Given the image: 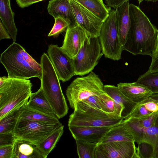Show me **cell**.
<instances>
[{"instance_id":"1","label":"cell","mask_w":158,"mask_h":158,"mask_svg":"<svg viewBox=\"0 0 158 158\" xmlns=\"http://www.w3.org/2000/svg\"><path fill=\"white\" fill-rule=\"evenodd\" d=\"M129 13L130 26L123 50L152 57L156 48L158 30L139 7L130 4Z\"/></svg>"},{"instance_id":"2","label":"cell","mask_w":158,"mask_h":158,"mask_svg":"<svg viewBox=\"0 0 158 158\" xmlns=\"http://www.w3.org/2000/svg\"><path fill=\"white\" fill-rule=\"evenodd\" d=\"M0 60L8 77L26 79L34 77L41 78V64L15 42H13L1 54Z\"/></svg>"},{"instance_id":"3","label":"cell","mask_w":158,"mask_h":158,"mask_svg":"<svg viewBox=\"0 0 158 158\" xmlns=\"http://www.w3.org/2000/svg\"><path fill=\"white\" fill-rule=\"evenodd\" d=\"M28 79L2 77L0 78V119L25 105L31 94Z\"/></svg>"},{"instance_id":"4","label":"cell","mask_w":158,"mask_h":158,"mask_svg":"<svg viewBox=\"0 0 158 158\" xmlns=\"http://www.w3.org/2000/svg\"><path fill=\"white\" fill-rule=\"evenodd\" d=\"M42 75L40 87L58 118L68 113L69 108L63 93L60 80L47 54L44 53L40 58Z\"/></svg>"},{"instance_id":"5","label":"cell","mask_w":158,"mask_h":158,"mask_svg":"<svg viewBox=\"0 0 158 158\" xmlns=\"http://www.w3.org/2000/svg\"><path fill=\"white\" fill-rule=\"evenodd\" d=\"M70 115L68 126L112 127L124 119L114 113H108L89 106L81 102L77 103Z\"/></svg>"},{"instance_id":"6","label":"cell","mask_w":158,"mask_h":158,"mask_svg":"<svg viewBox=\"0 0 158 158\" xmlns=\"http://www.w3.org/2000/svg\"><path fill=\"white\" fill-rule=\"evenodd\" d=\"M104 85L98 76L93 72L88 75L77 77L67 87L66 94L70 106L91 96L105 93Z\"/></svg>"},{"instance_id":"7","label":"cell","mask_w":158,"mask_h":158,"mask_svg":"<svg viewBox=\"0 0 158 158\" xmlns=\"http://www.w3.org/2000/svg\"><path fill=\"white\" fill-rule=\"evenodd\" d=\"M98 38L105 56L114 60L121 59L123 50L117 29L115 9H111L102 25Z\"/></svg>"},{"instance_id":"8","label":"cell","mask_w":158,"mask_h":158,"mask_svg":"<svg viewBox=\"0 0 158 158\" xmlns=\"http://www.w3.org/2000/svg\"><path fill=\"white\" fill-rule=\"evenodd\" d=\"M63 125L31 120L19 119L13 133L16 139L35 145L42 141Z\"/></svg>"},{"instance_id":"9","label":"cell","mask_w":158,"mask_h":158,"mask_svg":"<svg viewBox=\"0 0 158 158\" xmlns=\"http://www.w3.org/2000/svg\"><path fill=\"white\" fill-rule=\"evenodd\" d=\"M103 55L98 37L87 38L73 59L75 75L83 76L92 72Z\"/></svg>"},{"instance_id":"10","label":"cell","mask_w":158,"mask_h":158,"mask_svg":"<svg viewBox=\"0 0 158 158\" xmlns=\"http://www.w3.org/2000/svg\"><path fill=\"white\" fill-rule=\"evenodd\" d=\"M47 53L60 80L65 82L75 75L73 59L61 47L50 44Z\"/></svg>"},{"instance_id":"11","label":"cell","mask_w":158,"mask_h":158,"mask_svg":"<svg viewBox=\"0 0 158 158\" xmlns=\"http://www.w3.org/2000/svg\"><path fill=\"white\" fill-rule=\"evenodd\" d=\"M134 142L122 141L98 144L94 158H136Z\"/></svg>"},{"instance_id":"12","label":"cell","mask_w":158,"mask_h":158,"mask_svg":"<svg viewBox=\"0 0 158 158\" xmlns=\"http://www.w3.org/2000/svg\"><path fill=\"white\" fill-rule=\"evenodd\" d=\"M122 123L133 136L135 142L138 144L145 142L150 144L154 148V158H158V127L155 125L143 127L132 117L123 119Z\"/></svg>"},{"instance_id":"13","label":"cell","mask_w":158,"mask_h":158,"mask_svg":"<svg viewBox=\"0 0 158 158\" xmlns=\"http://www.w3.org/2000/svg\"><path fill=\"white\" fill-rule=\"evenodd\" d=\"M77 25L89 37H98L103 22L75 0H69Z\"/></svg>"},{"instance_id":"14","label":"cell","mask_w":158,"mask_h":158,"mask_svg":"<svg viewBox=\"0 0 158 158\" xmlns=\"http://www.w3.org/2000/svg\"><path fill=\"white\" fill-rule=\"evenodd\" d=\"M89 37L86 32L78 25L69 26L65 31L62 50L73 59L84 46L86 39Z\"/></svg>"},{"instance_id":"15","label":"cell","mask_w":158,"mask_h":158,"mask_svg":"<svg viewBox=\"0 0 158 158\" xmlns=\"http://www.w3.org/2000/svg\"><path fill=\"white\" fill-rule=\"evenodd\" d=\"M112 127L68 126L69 129L75 139L97 144L99 143L105 134Z\"/></svg>"},{"instance_id":"16","label":"cell","mask_w":158,"mask_h":158,"mask_svg":"<svg viewBox=\"0 0 158 158\" xmlns=\"http://www.w3.org/2000/svg\"><path fill=\"white\" fill-rule=\"evenodd\" d=\"M47 10L54 19L60 17L73 26L77 25L69 0H51L49 2Z\"/></svg>"},{"instance_id":"17","label":"cell","mask_w":158,"mask_h":158,"mask_svg":"<svg viewBox=\"0 0 158 158\" xmlns=\"http://www.w3.org/2000/svg\"><path fill=\"white\" fill-rule=\"evenodd\" d=\"M129 5V1H128L115 9L116 12L117 29L123 46L127 40L130 26Z\"/></svg>"},{"instance_id":"18","label":"cell","mask_w":158,"mask_h":158,"mask_svg":"<svg viewBox=\"0 0 158 158\" xmlns=\"http://www.w3.org/2000/svg\"><path fill=\"white\" fill-rule=\"evenodd\" d=\"M122 92L132 101L139 102L153 94L144 86L136 81L132 83H119L117 85Z\"/></svg>"},{"instance_id":"19","label":"cell","mask_w":158,"mask_h":158,"mask_svg":"<svg viewBox=\"0 0 158 158\" xmlns=\"http://www.w3.org/2000/svg\"><path fill=\"white\" fill-rule=\"evenodd\" d=\"M158 110V94H152L137 103L130 114L124 119L130 117L137 118H145Z\"/></svg>"},{"instance_id":"20","label":"cell","mask_w":158,"mask_h":158,"mask_svg":"<svg viewBox=\"0 0 158 158\" xmlns=\"http://www.w3.org/2000/svg\"><path fill=\"white\" fill-rule=\"evenodd\" d=\"M104 90L110 97L123 106V110L121 116L124 119L130 114L137 104L124 95L118 86L104 85Z\"/></svg>"},{"instance_id":"21","label":"cell","mask_w":158,"mask_h":158,"mask_svg":"<svg viewBox=\"0 0 158 158\" xmlns=\"http://www.w3.org/2000/svg\"><path fill=\"white\" fill-rule=\"evenodd\" d=\"M15 13L10 6V0H0V18L13 40L15 42L17 29L14 21Z\"/></svg>"},{"instance_id":"22","label":"cell","mask_w":158,"mask_h":158,"mask_svg":"<svg viewBox=\"0 0 158 158\" xmlns=\"http://www.w3.org/2000/svg\"><path fill=\"white\" fill-rule=\"evenodd\" d=\"M12 158H43L36 145L26 140L16 139L13 145Z\"/></svg>"},{"instance_id":"23","label":"cell","mask_w":158,"mask_h":158,"mask_svg":"<svg viewBox=\"0 0 158 158\" xmlns=\"http://www.w3.org/2000/svg\"><path fill=\"white\" fill-rule=\"evenodd\" d=\"M26 105L31 109L44 113L55 114L41 87L36 92L31 93Z\"/></svg>"},{"instance_id":"24","label":"cell","mask_w":158,"mask_h":158,"mask_svg":"<svg viewBox=\"0 0 158 158\" xmlns=\"http://www.w3.org/2000/svg\"><path fill=\"white\" fill-rule=\"evenodd\" d=\"M122 141L134 142L133 136L121 122L111 127L103 137L99 143Z\"/></svg>"},{"instance_id":"25","label":"cell","mask_w":158,"mask_h":158,"mask_svg":"<svg viewBox=\"0 0 158 158\" xmlns=\"http://www.w3.org/2000/svg\"><path fill=\"white\" fill-rule=\"evenodd\" d=\"M19 119L31 120L52 123L60 122L55 114H49L31 109L26 104L19 109Z\"/></svg>"},{"instance_id":"26","label":"cell","mask_w":158,"mask_h":158,"mask_svg":"<svg viewBox=\"0 0 158 158\" xmlns=\"http://www.w3.org/2000/svg\"><path fill=\"white\" fill-rule=\"evenodd\" d=\"M104 22L108 16L111 7L106 6L102 0H75Z\"/></svg>"},{"instance_id":"27","label":"cell","mask_w":158,"mask_h":158,"mask_svg":"<svg viewBox=\"0 0 158 158\" xmlns=\"http://www.w3.org/2000/svg\"><path fill=\"white\" fill-rule=\"evenodd\" d=\"M63 125L48 136L42 141L36 145L43 158H46L55 147L64 132Z\"/></svg>"},{"instance_id":"28","label":"cell","mask_w":158,"mask_h":158,"mask_svg":"<svg viewBox=\"0 0 158 158\" xmlns=\"http://www.w3.org/2000/svg\"><path fill=\"white\" fill-rule=\"evenodd\" d=\"M19 109L10 112L0 119V134L13 132L19 117Z\"/></svg>"},{"instance_id":"29","label":"cell","mask_w":158,"mask_h":158,"mask_svg":"<svg viewBox=\"0 0 158 158\" xmlns=\"http://www.w3.org/2000/svg\"><path fill=\"white\" fill-rule=\"evenodd\" d=\"M98 97L101 104L103 111L108 113H114L121 116L123 110L122 105L117 103L105 92L99 94Z\"/></svg>"},{"instance_id":"30","label":"cell","mask_w":158,"mask_h":158,"mask_svg":"<svg viewBox=\"0 0 158 158\" xmlns=\"http://www.w3.org/2000/svg\"><path fill=\"white\" fill-rule=\"evenodd\" d=\"M136 81L146 87L153 94H158V72L148 71L140 76Z\"/></svg>"},{"instance_id":"31","label":"cell","mask_w":158,"mask_h":158,"mask_svg":"<svg viewBox=\"0 0 158 158\" xmlns=\"http://www.w3.org/2000/svg\"><path fill=\"white\" fill-rule=\"evenodd\" d=\"M75 140L79 158H94L98 144L78 139Z\"/></svg>"},{"instance_id":"32","label":"cell","mask_w":158,"mask_h":158,"mask_svg":"<svg viewBox=\"0 0 158 158\" xmlns=\"http://www.w3.org/2000/svg\"><path fill=\"white\" fill-rule=\"evenodd\" d=\"M136 158H154V148L152 146L145 142L138 144L136 147Z\"/></svg>"},{"instance_id":"33","label":"cell","mask_w":158,"mask_h":158,"mask_svg":"<svg viewBox=\"0 0 158 158\" xmlns=\"http://www.w3.org/2000/svg\"><path fill=\"white\" fill-rule=\"evenodd\" d=\"M54 19V25L48 36L55 38L58 37L60 33L66 31L69 25L66 21L60 17Z\"/></svg>"},{"instance_id":"34","label":"cell","mask_w":158,"mask_h":158,"mask_svg":"<svg viewBox=\"0 0 158 158\" xmlns=\"http://www.w3.org/2000/svg\"><path fill=\"white\" fill-rule=\"evenodd\" d=\"M157 111L154 112L149 116L145 118H132L142 126L144 127H149L155 125V118Z\"/></svg>"},{"instance_id":"35","label":"cell","mask_w":158,"mask_h":158,"mask_svg":"<svg viewBox=\"0 0 158 158\" xmlns=\"http://www.w3.org/2000/svg\"><path fill=\"white\" fill-rule=\"evenodd\" d=\"M16 139L13 132L0 134V147L13 145Z\"/></svg>"},{"instance_id":"36","label":"cell","mask_w":158,"mask_h":158,"mask_svg":"<svg viewBox=\"0 0 158 158\" xmlns=\"http://www.w3.org/2000/svg\"><path fill=\"white\" fill-rule=\"evenodd\" d=\"M98 95L91 96L81 102L89 106L102 110V106Z\"/></svg>"},{"instance_id":"37","label":"cell","mask_w":158,"mask_h":158,"mask_svg":"<svg viewBox=\"0 0 158 158\" xmlns=\"http://www.w3.org/2000/svg\"><path fill=\"white\" fill-rule=\"evenodd\" d=\"M13 145L0 147V158H12Z\"/></svg>"},{"instance_id":"38","label":"cell","mask_w":158,"mask_h":158,"mask_svg":"<svg viewBox=\"0 0 158 158\" xmlns=\"http://www.w3.org/2000/svg\"><path fill=\"white\" fill-rule=\"evenodd\" d=\"M151 63L148 70L151 72H158V52L152 55Z\"/></svg>"},{"instance_id":"39","label":"cell","mask_w":158,"mask_h":158,"mask_svg":"<svg viewBox=\"0 0 158 158\" xmlns=\"http://www.w3.org/2000/svg\"><path fill=\"white\" fill-rule=\"evenodd\" d=\"M129 0H105L106 6L114 9Z\"/></svg>"},{"instance_id":"40","label":"cell","mask_w":158,"mask_h":158,"mask_svg":"<svg viewBox=\"0 0 158 158\" xmlns=\"http://www.w3.org/2000/svg\"><path fill=\"white\" fill-rule=\"evenodd\" d=\"M20 8H23L39 2L45 0H15Z\"/></svg>"},{"instance_id":"41","label":"cell","mask_w":158,"mask_h":158,"mask_svg":"<svg viewBox=\"0 0 158 158\" xmlns=\"http://www.w3.org/2000/svg\"><path fill=\"white\" fill-rule=\"evenodd\" d=\"M11 36L7 29L0 20V40L3 39H10Z\"/></svg>"},{"instance_id":"42","label":"cell","mask_w":158,"mask_h":158,"mask_svg":"<svg viewBox=\"0 0 158 158\" xmlns=\"http://www.w3.org/2000/svg\"><path fill=\"white\" fill-rule=\"evenodd\" d=\"M155 125L158 127V110L157 112L156 116Z\"/></svg>"},{"instance_id":"43","label":"cell","mask_w":158,"mask_h":158,"mask_svg":"<svg viewBox=\"0 0 158 158\" xmlns=\"http://www.w3.org/2000/svg\"><path fill=\"white\" fill-rule=\"evenodd\" d=\"M158 52V34L157 35V43H156V50L155 52V53L152 55L156 54Z\"/></svg>"},{"instance_id":"44","label":"cell","mask_w":158,"mask_h":158,"mask_svg":"<svg viewBox=\"0 0 158 158\" xmlns=\"http://www.w3.org/2000/svg\"><path fill=\"white\" fill-rule=\"evenodd\" d=\"M139 1V4L141 3L143 1H147L148 2H155L158 1V0H138Z\"/></svg>"}]
</instances>
